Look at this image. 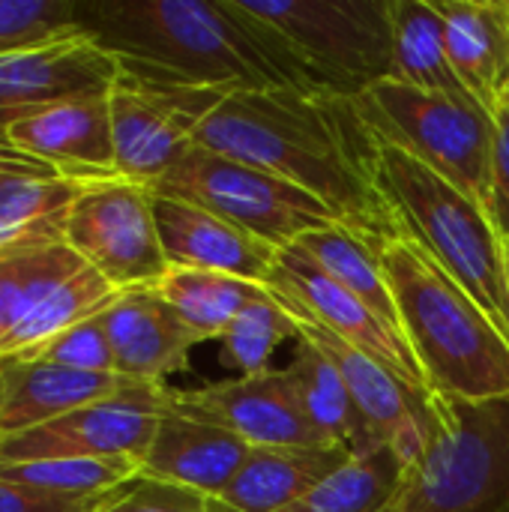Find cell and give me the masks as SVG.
I'll return each mask as SVG.
<instances>
[{
	"label": "cell",
	"mask_w": 509,
	"mask_h": 512,
	"mask_svg": "<svg viewBox=\"0 0 509 512\" xmlns=\"http://www.w3.org/2000/svg\"><path fill=\"white\" fill-rule=\"evenodd\" d=\"M126 384L120 375H87L36 357H6L0 360V441L108 399Z\"/></svg>",
	"instance_id": "20"
},
{
	"label": "cell",
	"mask_w": 509,
	"mask_h": 512,
	"mask_svg": "<svg viewBox=\"0 0 509 512\" xmlns=\"http://www.w3.org/2000/svg\"><path fill=\"white\" fill-rule=\"evenodd\" d=\"M390 78L456 99H471L447 51L444 18L432 0H393V69ZM474 102V99H471Z\"/></svg>",
	"instance_id": "26"
},
{
	"label": "cell",
	"mask_w": 509,
	"mask_h": 512,
	"mask_svg": "<svg viewBox=\"0 0 509 512\" xmlns=\"http://www.w3.org/2000/svg\"><path fill=\"white\" fill-rule=\"evenodd\" d=\"M168 408V387L129 381L120 393L81 405L39 429L0 441V462L39 459H132L144 462L159 420Z\"/></svg>",
	"instance_id": "11"
},
{
	"label": "cell",
	"mask_w": 509,
	"mask_h": 512,
	"mask_svg": "<svg viewBox=\"0 0 509 512\" xmlns=\"http://www.w3.org/2000/svg\"><path fill=\"white\" fill-rule=\"evenodd\" d=\"M18 357H36V360L51 363V366L87 372V375H117L114 372V354H111V345H108V336H105L99 315L63 330L51 342L39 345L36 351L18 354Z\"/></svg>",
	"instance_id": "32"
},
{
	"label": "cell",
	"mask_w": 509,
	"mask_h": 512,
	"mask_svg": "<svg viewBox=\"0 0 509 512\" xmlns=\"http://www.w3.org/2000/svg\"><path fill=\"white\" fill-rule=\"evenodd\" d=\"M75 36V0H0V57Z\"/></svg>",
	"instance_id": "31"
},
{
	"label": "cell",
	"mask_w": 509,
	"mask_h": 512,
	"mask_svg": "<svg viewBox=\"0 0 509 512\" xmlns=\"http://www.w3.org/2000/svg\"><path fill=\"white\" fill-rule=\"evenodd\" d=\"M192 144L276 174L354 231H393L372 180V135L348 96L237 90L198 126Z\"/></svg>",
	"instance_id": "1"
},
{
	"label": "cell",
	"mask_w": 509,
	"mask_h": 512,
	"mask_svg": "<svg viewBox=\"0 0 509 512\" xmlns=\"http://www.w3.org/2000/svg\"><path fill=\"white\" fill-rule=\"evenodd\" d=\"M351 102L369 135L411 153L486 207L492 168L489 111L471 99L408 87L390 75L351 96Z\"/></svg>",
	"instance_id": "7"
},
{
	"label": "cell",
	"mask_w": 509,
	"mask_h": 512,
	"mask_svg": "<svg viewBox=\"0 0 509 512\" xmlns=\"http://www.w3.org/2000/svg\"><path fill=\"white\" fill-rule=\"evenodd\" d=\"M504 255H507V270H509V237H504Z\"/></svg>",
	"instance_id": "38"
},
{
	"label": "cell",
	"mask_w": 509,
	"mask_h": 512,
	"mask_svg": "<svg viewBox=\"0 0 509 512\" xmlns=\"http://www.w3.org/2000/svg\"><path fill=\"white\" fill-rule=\"evenodd\" d=\"M318 93L357 96L393 69V0H237Z\"/></svg>",
	"instance_id": "6"
},
{
	"label": "cell",
	"mask_w": 509,
	"mask_h": 512,
	"mask_svg": "<svg viewBox=\"0 0 509 512\" xmlns=\"http://www.w3.org/2000/svg\"><path fill=\"white\" fill-rule=\"evenodd\" d=\"M99 321L114 354V372L135 384L165 387V378L186 369L192 348L204 342L153 288L123 291L99 312Z\"/></svg>",
	"instance_id": "17"
},
{
	"label": "cell",
	"mask_w": 509,
	"mask_h": 512,
	"mask_svg": "<svg viewBox=\"0 0 509 512\" xmlns=\"http://www.w3.org/2000/svg\"><path fill=\"white\" fill-rule=\"evenodd\" d=\"M285 369L297 387L306 420L327 444H336V447L348 450L351 456L378 450L375 438L369 435V429L351 399V390H348L342 372L333 366V360L318 345H312L309 339L300 336L294 363Z\"/></svg>",
	"instance_id": "25"
},
{
	"label": "cell",
	"mask_w": 509,
	"mask_h": 512,
	"mask_svg": "<svg viewBox=\"0 0 509 512\" xmlns=\"http://www.w3.org/2000/svg\"><path fill=\"white\" fill-rule=\"evenodd\" d=\"M285 339H300L297 315L285 303H279L264 285V294H258L252 303L243 306V312H237L219 342L225 360L240 375H258L270 369V360Z\"/></svg>",
	"instance_id": "30"
},
{
	"label": "cell",
	"mask_w": 509,
	"mask_h": 512,
	"mask_svg": "<svg viewBox=\"0 0 509 512\" xmlns=\"http://www.w3.org/2000/svg\"><path fill=\"white\" fill-rule=\"evenodd\" d=\"M300 336L318 345L333 366L342 372L351 399L375 438L378 447H390L402 465L417 459V453L426 444L429 420H432V396L435 390L420 387L408 378H402L396 369L384 366L381 360L369 357L366 351L342 342L339 336L300 321Z\"/></svg>",
	"instance_id": "14"
},
{
	"label": "cell",
	"mask_w": 509,
	"mask_h": 512,
	"mask_svg": "<svg viewBox=\"0 0 509 512\" xmlns=\"http://www.w3.org/2000/svg\"><path fill=\"white\" fill-rule=\"evenodd\" d=\"M249 450L252 447L243 438L165 408L141 462V477L174 483L204 498H219L246 462Z\"/></svg>",
	"instance_id": "19"
},
{
	"label": "cell",
	"mask_w": 509,
	"mask_h": 512,
	"mask_svg": "<svg viewBox=\"0 0 509 512\" xmlns=\"http://www.w3.org/2000/svg\"><path fill=\"white\" fill-rule=\"evenodd\" d=\"M372 180L393 231L432 255L509 336L507 255L489 210L411 153L375 135Z\"/></svg>",
	"instance_id": "4"
},
{
	"label": "cell",
	"mask_w": 509,
	"mask_h": 512,
	"mask_svg": "<svg viewBox=\"0 0 509 512\" xmlns=\"http://www.w3.org/2000/svg\"><path fill=\"white\" fill-rule=\"evenodd\" d=\"M168 411L219 426L249 447L327 444L303 414L288 369H267L198 390H168Z\"/></svg>",
	"instance_id": "12"
},
{
	"label": "cell",
	"mask_w": 509,
	"mask_h": 512,
	"mask_svg": "<svg viewBox=\"0 0 509 512\" xmlns=\"http://www.w3.org/2000/svg\"><path fill=\"white\" fill-rule=\"evenodd\" d=\"M153 213L162 252L171 267L210 270L264 285L279 261V252L270 243L246 234L204 207L153 192Z\"/></svg>",
	"instance_id": "18"
},
{
	"label": "cell",
	"mask_w": 509,
	"mask_h": 512,
	"mask_svg": "<svg viewBox=\"0 0 509 512\" xmlns=\"http://www.w3.org/2000/svg\"><path fill=\"white\" fill-rule=\"evenodd\" d=\"M285 252L309 261L315 270H321L336 285H342L345 291L360 297L378 318H384L393 330L402 333L393 288L387 282V273H384L366 231H354V228H348L342 222H330L324 228H315V231L303 234Z\"/></svg>",
	"instance_id": "23"
},
{
	"label": "cell",
	"mask_w": 509,
	"mask_h": 512,
	"mask_svg": "<svg viewBox=\"0 0 509 512\" xmlns=\"http://www.w3.org/2000/svg\"><path fill=\"white\" fill-rule=\"evenodd\" d=\"M486 210L501 237H509V96L492 111V168Z\"/></svg>",
	"instance_id": "35"
},
{
	"label": "cell",
	"mask_w": 509,
	"mask_h": 512,
	"mask_svg": "<svg viewBox=\"0 0 509 512\" xmlns=\"http://www.w3.org/2000/svg\"><path fill=\"white\" fill-rule=\"evenodd\" d=\"M6 138L24 156L72 180H105L114 171L108 93L45 105L6 126Z\"/></svg>",
	"instance_id": "15"
},
{
	"label": "cell",
	"mask_w": 509,
	"mask_h": 512,
	"mask_svg": "<svg viewBox=\"0 0 509 512\" xmlns=\"http://www.w3.org/2000/svg\"><path fill=\"white\" fill-rule=\"evenodd\" d=\"M81 180L12 174L0 180V255L66 243V222Z\"/></svg>",
	"instance_id": "24"
},
{
	"label": "cell",
	"mask_w": 509,
	"mask_h": 512,
	"mask_svg": "<svg viewBox=\"0 0 509 512\" xmlns=\"http://www.w3.org/2000/svg\"><path fill=\"white\" fill-rule=\"evenodd\" d=\"M42 249H24V252H3L0 255V345L6 342L15 321L24 312L30 285H33L39 261H42Z\"/></svg>",
	"instance_id": "34"
},
{
	"label": "cell",
	"mask_w": 509,
	"mask_h": 512,
	"mask_svg": "<svg viewBox=\"0 0 509 512\" xmlns=\"http://www.w3.org/2000/svg\"><path fill=\"white\" fill-rule=\"evenodd\" d=\"M378 512H509V396H432L429 435Z\"/></svg>",
	"instance_id": "5"
},
{
	"label": "cell",
	"mask_w": 509,
	"mask_h": 512,
	"mask_svg": "<svg viewBox=\"0 0 509 512\" xmlns=\"http://www.w3.org/2000/svg\"><path fill=\"white\" fill-rule=\"evenodd\" d=\"M351 459L336 444L252 447L228 489L213 498L225 512H282Z\"/></svg>",
	"instance_id": "22"
},
{
	"label": "cell",
	"mask_w": 509,
	"mask_h": 512,
	"mask_svg": "<svg viewBox=\"0 0 509 512\" xmlns=\"http://www.w3.org/2000/svg\"><path fill=\"white\" fill-rule=\"evenodd\" d=\"M264 285L300 321L339 336L342 342H348V345L366 351L369 357L381 360L384 366L396 369L402 378H408L420 387H429L405 336L399 330H393L384 318H378L360 297H354L351 291L336 285L330 276L315 270L309 261L297 258L291 252H279V261L273 264Z\"/></svg>",
	"instance_id": "13"
},
{
	"label": "cell",
	"mask_w": 509,
	"mask_h": 512,
	"mask_svg": "<svg viewBox=\"0 0 509 512\" xmlns=\"http://www.w3.org/2000/svg\"><path fill=\"white\" fill-rule=\"evenodd\" d=\"M12 174H57V171H51L48 165H42V162L24 156V153L15 150L9 141H3V144H0V180H6V177H12Z\"/></svg>",
	"instance_id": "37"
},
{
	"label": "cell",
	"mask_w": 509,
	"mask_h": 512,
	"mask_svg": "<svg viewBox=\"0 0 509 512\" xmlns=\"http://www.w3.org/2000/svg\"><path fill=\"white\" fill-rule=\"evenodd\" d=\"M150 189L222 216L246 234L270 243L276 252L291 249L315 228L339 222L309 192L279 180L270 171L198 144H192L186 156Z\"/></svg>",
	"instance_id": "8"
},
{
	"label": "cell",
	"mask_w": 509,
	"mask_h": 512,
	"mask_svg": "<svg viewBox=\"0 0 509 512\" xmlns=\"http://www.w3.org/2000/svg\"><path fill=\"white\" fill-rule=\"evenodd\" d=\"M465 93L495 111L509 93V0H432Z\"/></svg>",
	"instance_id": "21"
},
{
	"label": "cell",
	"mask_w": 509,
	"mask_h": 512,
	"mask_svg": "<svg viewBox=\"0 0 509 512\" xmlns=\"http://www.w3.org/2000/svg\"><path fill=\"white\" fill-rule=\"evenodd\" d=\"M369 240L429 390L471 402L509 396V336L486 309L405 234L384 231Z\"/></svg>",
	"instance_id": "3"
},
{
	"label": "cell",
	"mask_w": 509,
	"mask_h": 512,
	"mask_svg": "<svg viewBox=\"0 0 509 512\" xmlns=\"http://www.w3.org/2000/svg\"><path fill=\"white\" fill-rule=\"evenodd\" d=\"M66 246L117 291L156 288L171 270L153 213V189L123 177L84 180L66 222Z\"/></svg>",
	"instance_id": "10"
},
{
	"label": "cell",
	"mask_w": 509,
	"mask_h": 512,
	"mask_svg": "<svg viewBox=\"0 0 509 512\" xmlns=\"http://www.w3.org/2000/svg\"><path fill=\"white\" fill-rule=\"evenodd\" d=\"M402 459L390 447L351 456L321 486L282 512H378L402 480Z\"/></svg>",
	"instance_id": "28"
},
{
	"label": "cell",
	"mask_w": 509,
	"mask_h": 512,
	"mask_svg": "<svg viewBox=\"0 0 509 512\" xmlns=\"http://www.w3.org/2000/svg\"><path fill=\"white\" fill-rule=\"evenodd\" d=\"M105 512H225L213 498H204L192 489L138 477L117 492L114 504Z\"/></svg>",
	"instance_id": "33"
},
{
	"label": "cell",
	"mask_w": 509,
	"mask_h": 512,
	"mask_svg": "<svg viewBox=\"0 0 509 512\" xmlns=\"http://www.w3.org/2000/svg\"><path fill=\"white\" fill-rule=\"evenodd\" d=\"M153 291L207 342L222 339L237 312H243V306L252 303L258 294H264V285L210 270L171 267Z\"/></svg>",
	"instance_id": "27"
},
{
	"label": "cell",
	"mask_w": 509,
	"mask_h": 512,
	"mask_svg": "<svg viewBox=\"0 0 509 512\" xmlns=\"http://www.w3.org/2000/svg\"><path fill=\"white\" fill-rule=\"evenodd\" d=\"M114 498L117 495L72 498V495H54V492L0 480V512H105L114 504Z\"/></svg>",
	"instance_id": "36"
},
{
	"label": "cell",
	"mask_w": 509,
	"mask_h": 512,
	"mask_svg": "<svg viewBox=\"0 0 509 512\" xmlns=\"http://www.w3.org/2000/svg\"><path fill=\"white\" fill-rule=\"evenodd\" d=\"M507 96H509V93H507Z\"/></svg>",
	"instance_id": "39"
},
{
	"label": "cell",
	"mask_w": 509,
	"mask_h": 512,
	"mask_svg": "<svg viewBox=\"0 0 509 512\" xmlns=\"http://www.w3.org/2000/svg\"><path fill=\"white\" fill-rule=\"evenodd\" d=\"M120 66L87 36L0 57V129L78 96L108 93Z\"/></svg>",
	"instance_id": "16"
},
{
	"label": "cell",
	"mask_w": 509,
	"mask_h": 512,
	"mask_svg": "<svg viewBox=\"0 0 509 512\" xmlns=\"http://www.w3.org/2000/svg\"><path fill=\"white\" fill-rule=\"evenodd\" d=\"M75 21L135 75L231 90H312L237 0H75Z\"/></svg>",
	"instance_id": "2"
},
{
	"label": "cell",
	"mask_w": 509,
	"mask_h": 512,
	"mask_svg": "<svg viewBox=\"0 0 509 512\" xmlns=\"http://www.w3.org/2000/svg\"><path fill=\"white\" fill-rule=\"evenodd\" d=\"M141 477V465L132 459H39V462H0V480L30 489L72 495V498H108Z\"/></svg>",
	"instance_id": "29"
},
{
	"label": "cell",
	"mask_w": 509,
	"mask_h": 512,
	"mask_svg": "<svg viewBox=\"0 0 509 512\" xmlns=\"http://www.w3.org/2000/svg\"><path fill=\"white\" fill-rule=\"evenodd\" d=\"M237 90L198 87L120 69L111 90L114 171L144 186L159 183L192 147L198 126Z\"/></svg>",
	"instance_id": "9"
}]
</instances>
